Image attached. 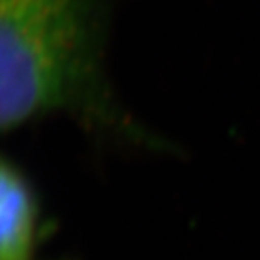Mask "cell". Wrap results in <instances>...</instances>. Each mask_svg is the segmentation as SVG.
Returning <instances> with one entry per match:
<instances>
[{"mask_svg": "<svg viewBox=\"0 0 260 260\" xmlns=\"http://www.w3.org/2000/svg\"><path fill=\"white\" fill-rule=\"evenodd\" d=\"M96 0H0V134L68 113L123 135L103 64Z\"/></svg>", "mask_w": 260, "mask_h": 260, "instance_id": "1", "label": "cell"}, {"mask_svg": "<svg viewBox=\"0 0 260 260\" xmlns=\"http://www.w3.org/2000/svg\"><path fill=\"white\" fill-rule=\"evenodd\" d=\"M41 223L39 198L30 179L0 155V260H32Z\"/></svg>", "mask_w": 260, "mask_h": 260, "instance_id": "2", "label": "cell"}]
</instances>
